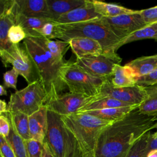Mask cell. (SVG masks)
Masks as SVG:
<instances>
[{
	"label": "cell",
	"instance_id": "6da1fadb",
	"mask_svg": "<svg viewBox=\"0 0 157 157\" xmlns=\"http://www.w3.org/2000/svg\"><path fill=\"white\" fill-rule=\"evenodd\" d=\"M156 122L157 117L144 115L137 107L102 131L94 157H126L136 142L155 128Z\"/></svg>",
	"mask_w": 157,
	"mask_h": 157
},
{
	"label": "cell",
	"instance_id": "7a4b0ae2",
	"mask_svg": "<svg viewBox=\"0 0 157 157\" xmlns=\"http://www.w3.org/2000/svg\"><path fill=\"white\" fill-rule=\"evenodd\" d=\"M23 46L35 64L47 94V102L61 94L66 86L60 78L59 71L66 61L56 58L46 49L43 37H27L23 40Z\"/></svg>",
	"mask_w": 157,
	"mask_h": 157
},
{
	"label": "cell",
	"instance_id": "3957f363",
	"mask_svg": "<svg viewBox=\"0 0 157 157\" xmlns=\"http://www.w3.org/2000/svg\"><path fill=\"white\" fill-rule=\"evenodd\" d=\"M61 117L74 137L75 157H94L100 134L113 123L86 113H75Z\"/></svg>",
	"mask_w": 157,
	"mask_h": 157
},
{
	"label": "cell",
	"instance_id": "277c9868",
	"mask_svg": "<svg viewBox=\"0 0 157 157\" xmlns=\"http://www.w3.org/2000/svg\"><path fill=\"white\" fill-rule=\"evenodd\" d=\"M77 37L95 40L101 45L104 54L117 56V47L121 40L100 19L82 23L55 25L53 39L68 42Z\"/></svg>",
	"mask_w": 157,
	"mask_h": 157
},
{
	"label": "cell",
	"instance_id": "5b68a950",
	"mask_svg": "<svg viewBox=\"0 0 157 157\" xmlns=\"http://www.w3.org/2000/svg\"><path fill=\"white\" fill-rule=\"evenodd\" d=\"M43 143L55 157H75V141L71 132L61 116L48 110L47 129Z\"/></svg>",
	"mask_w": 157,
	"mask_h": 157
},
{
	"label": "cell",
	"instance_id": "8992f818",
	"mask_svg": "<svg viewBox=\"0 0 157 157\" xmlns=\"http://www.w3.org/2000/svg\"><path fill=\"white\" fill-rule=\"evenodd\" d=\"M59 76L70 93L88 97L98 96L104 82L107 80L92 76L74 63L68 61L61 67Z\"/></svg>",
	"mask_w": 157,
	"mask_h": 157
},
{
	"label": "cell",
	"instance_id": "52a82bcc",
	"mask_svg": "<svg viewBox=\"0 0 157 157\" xmlns=\"http://www.w3.org/2000/svg\"><path fill=\"white\" fill-rule=\"evenodd\" d=\"M47 100L46 91L39 79L11 94L7 112H20L30 116L45 105Z\"/></svg>",
	"mask_w": 157,
	"mask_h": 157
},
{
	"label": "cell",
	"instance_id": "ba28073f",
	"mask_svg": "<svg viewBox=\"0 0 157 157\" xmlns=\"http://www.w3.org/2000/svg\"><path fill=\"white\" fill-rule=\"evenodd\" d=\"M0 56L4 65L11 64L28 84L39 79L35 64L24 47L12 44L7 50H0Z\"/></svg>",
	"mask_w": 157,
	"mask_h": 157
},
{
	"label": "cell",
	"instance_id": "9c48e42d",
	"mask_svg": "<svg viewBox=\"0 0 157 157\" xmlns=\"http://www.w3.org/2000/svg\"><path fill=\"white\" fill-rule=\"evenodd\" d=\"M121 60L118 55L109 56L103 53L97 56L77 58L74 63L92 76L107 80L111 78L115 64H120Z\"/></svg>",
	"mask_w": 157,
	"mask_h": 157
},
{
	"label": "cell",
	"instance_id": "30bf717a",
	"mask_svg": "<svg viewBox=\"0 0 157 157\" xmlns=\"http://www.w3.org/2000/svg\"><path fill=\"white\" fill-rule=\"evenodd\" d=\"M145 96L146 91L144 86L136 85L133 86L116 88L112 85L110 79H108L104 82L99 94L94 99L110 98L133 105H139Z\"/></svg>",
	"mask_w": 157,
	"mask_h": 157
},
{
	"label": "cell",
	"instance_id": "8fae6325",
	"mask_svg": "<svg viewBox=\"0 0 157 157\" xmlns=\"http://www.w3.org/2000/svg\"><path fill=\"white\" fill-rule=\"evenodd\" d=\"M101 20L121 40L147 25L139 10L114 17H102Z\"/></svg>",
	"mask_w": 157,
	"mask_h": 157
},
{
	"label": "cell",
	"instance_id": "7c38bea8",
	"mask_svg": "<svg viewBox=\"0 0 157 157\" xmlns=\"http://www.w3.org/2000/svg\"><path fill=\"white\" fill-rule=\"evenodd\" d=\"M94 99V97H88L69 92L53 98L45 105L48 110L59 115H69L77 113L81 108L93 101Z\"/></svg>",
	"mask_w": 157,
	"mask_h": 157
},
{
	"label": "cell",
	"instance_id": "4fadbf2b",
	"mask_svg": "<svg viewBox=\"0 0 157 157\" xmlns=\"http://www.w3.org/2000/svg\"><path fill=\"white\" fill-rule=\"evenodd\" d=\"M0 4V50H7L12 45L8 39V31L15 25V0H1Z\"/></svg>",
	"mask_w": 157,
	"mask_h": 157
},
{
	"label": "cell",
	"instance_id": "5bb4252c",
	"mask_svg": "<svg viewBox=\"0 0 157 157\" xmlns=\"http://www.w3.org/2000/svg\"><path fill=\"white\" fill-rule=\"evenodd\" d=\"M93 7L91 0H86L85 4L60 16L55 22L59 25L82 23L101 18Z\"/></svg>",
	"mask_w": 157,
	"mask_h": 157
},
{
	"label": "cell",
	"instance_id": "9a60e30c",
	"mask_svg": "<svg viewBox=\"0 0 157 157\" xmlns=\"http://www.w3.org/2000/svg\"><path fill=\"white\" fill-rule=\"evenodd\" d=\"M15 4L18 14L50 19L47 0H15Z\"/></svg>",
	"mask_w": 157,
	"mask_h": 157
},
{
	"label": "cell",
	"instance_id": "2e32d148",
	"mask_svg": "<svg viewBox=\"0 0 157 157\" xmlns=\"http://www.w3.org/2000/svg\"><path fill=\"white\" fill-rule=\"evenodd\" d=\"M48 124V108L43 105L38 111L29 116V129L31 139L44 142Z\"/></svg>",
	"mask_w": 157,
	"mask_h": 157
},
{
	"label": "cell",
	"instance_id": "e0dca14e",
	"mask_svg": "<svg viewBox=\"0 0 157 157\" xmlns=\"http://www.w3.org/2000/svg\"><path fill=\"white\" fill-rule=\"evenodd\" d=\"M68 42L70 48L77 58L97 56L104 53L103 48L100 43L91 39L77 37L70 39Z\"/></svg>",
	"mask_w": 157,
	"mask_h": 157
},
{
	"label": "cell",
	"instance_id": "ac0fdd59",
	"mask_svg": "<svg viewBox=\"0 0 157 157\" xmlns=\"http://www.w3.org/2000/svg\"><path fill=\"white\" fill-rule=\"evenodd\" d=\"M136 77L131 67L119 64H115L110 78L112 85L116 88L133 86L136 85Z\"/></svg>",
	"mask_w": 157,
	"mask_h": 157
},
{
	"label": "cell",
	"instance_id": "d6986e66",
	"mask_svg": "<svg viewBox=\"0 0 157 157\" xmlns=\"http://www.w3.org/2000/svg\"><path fill=\"white\" fill-rule=\"evenodd\" d=\"M50 18L55 21L62 15L83 6L86 0H47Z\"/></svg>",
	"mask_w": 157,
	"mask_h": 157
},
{
	"label": "cell",
	"instance_id": "ffe728a7",
	"mask_svg": "<svg viewBox=\"0 0 157 157\" xmlns=\"http://www.w3.org/2000/svg\"><path fill=\"white\" fill-rule=\"evenodd\" d=\"M50 21L53 20L46 18L28 17L16 12L15 25H19L24 29L27 37L40 36V29L45 23Z\"/></svg>",
	"mask_w": 157,
	"mask_h": 157
},
{
	"label": "cell",
	"instance_id": "44dd1931",
	"mask_svg": "<svg viewBox=\"0 0 157 157\" xmlns=\"http://www.w3.org/2000/svg\"><path fill=\"white\" fill-rule=\"evenodd\" d=\"M126 65L131 68L136 78L148 75L157 69V54L137 58Z\"/></svg>",
	"mask_w": 157,
	"mask_h": 157
},
{
	"label": "cell",
	"instance_id": "7402d4cb",
	"mask_svg": "<svg viewBox=\"0 0 157 157\" xmlns=\"http://www.w3.org/2000/svg\"><path fill=\"white\" fill-rule=\"evenodd\" d=\"M138 107L139 105H137L117 108H110L101 110H89L83 113L90 114L91 115L94 116L102 120L115 122L123 118Z\"/></svg>",
	"mask_w": 157,
	"mask_h": 157
},
{
	"label": "cell",
	"instance_id": "603a6c76",
	"mask_svg": "<svg viewBox=\"0 0 157 157\" xmlns=\"http://www.w3.org/2000/svg\"><path fill=\"white\" fill-rule=\"evenodd\" d=\"M91 1L95 12L102 17H114L122 14L131 13L136 12V10L128 9L115 4L96 0Z\"/></svg>",
	"mask_w": 157,
	"mask_h": 157
},
{
	"label": "cell",
	"instance_id": "cb8c5ba5",
	"mask_svg": "<svg viewBox=\"0 0 157 157\" xmlns=\"http://www.w3.org/2000/svg\"><path fill=\"white\" fill-rule=\"evenodd\" d=\"M2 114L7 116L17 133L24 140L31 139L29 129V116L28 115L20 112H7Z\"/></svg>",
	"mask_w": 157,
	"mask_h": 157
},
{
	"label": "cell",
	"instance_id": "d4e9b609",
	"mask_svg": "<svg viewBox=\"0 0 157 157\" xmlns=\"http://www.w3.org/2000/svg\"><path fill=\"white\" fill-rule=\"evenodd\" d=\"M145 98L138 109L144 115L157 117V85L145 86Z\"/></svg>",
	"mask_w": 157,
	"mask_h": 157
},
{
	"label": "cell",
	"instance_id": "484cf974",
	"mask_svg": "<svg viewBox=\"0 0 157 157\" xmlns=\"http://www.w3.org/2000/svg\"><path fill=\"white\" fill-rule=\"evenodd\" d=\"M133 105L121 102L120 101L110 98H102L96 99L92 101L91 102L88 103L81 108L77 113H83L86 111L89 110H101L104 109H110V108H117L122 107H128L132 106Z\"/></svg>",
	"mask_w": 157,
	"mask_h": 157
},
{
	"label": "cell",
	"instance_id": "4316f807",
	"mask_svg": "<svg viewBox=\"0 0 157 157\" xmlns=\"http://www.w3.org/2000/svg\"><path fill=\"white\" fill-rule=\"evenodd\" d=\"M146 39L157 40V23L147 25L146 26L132 33L128 36L123 39L118 44L117 47V51L123 45L134 41Z\"/></svg>",
	"mask_w": 157,
	"mask_h": 157
},
{
	"label": "cell",
	"instance_id": "83f0119b",
	"mask_svg": "<svg viewBox=\"0 0 157 157\" xmlns=\"http://www.w3.org/2000/svg\"><path fill=\"white\" fill-rule=\"evenodd\" d=\"M10 133L6 139L12 147L16 157H29L25 140L17 133L14 126L10 122Z\"/></svg>",
	"mask_w": 157,
	"mask_h": 157
},
{
	"label": "cell",
	"instance_id": "f1b7e54d",
	"mask_svg": "<svg viewBox=\"0 0 157 157\" xmlns=\"http://www.w3.org/2000/svg\"><path fill=\"white\" fill-rule=\"evenodd\" d=\"M43 42L46 49L56 58L64 60V55L70 47L69 43L64 40H52L43 37Z\"/></svg>",
	"mask_w": 157,
	"mask_h": 157
},
{
	"label": "cell",
	"instance_id": "f546056e",
	"mask_svg": "<svg viewBox=\"0 0 157 157\" xmlns=\"http://www.w3.org/2000/svg\"><path fill=\"white\" fill-rule=\"evenodd\" d=\"M150 134V131L145 134L139 139L129 150L126 157H145V150Z\"/></svg>",
	"mask_w": 157,
	"mask_h": 157
},
{
	"label": "cell",
	"instance_id": "4dcf8cb0",
	"mask_svg": "<svg viewBox=\"0 0 157 157\" xmlns=\"http://www.w3.org/2000/svg\"><path fill=\"white\" fill-rule=\"evenodd\" d=\"M27 37V34L24 29L19 25H12L8 31V39L12 44H18Z\"/></svg>",
	"mask_w": 157,
	"mask_h": 157
},
{
	"label": "cell",
	"instance_id": "1f68e13d",
	"mask_svg": "<svg viewBox=\"0 0 157 157\" xmlns=\"http://www.w3.org/2000/svg\"><path fill=\"white\" fill-rule=\"evenodd\" d=\"M29 157H42L43 143L33 139L25 140Z\"/></svg>",
	"mask_w": 157,
	"mask_h": 157
},
{
	"label": "cell",
	"instance_id": "d6a6232c",
	"mask_svg": "<svg viewBox=\"0 0 157 157\" xmlns=\"http://www.w3.org/2000/svg\"><path fill=\"white\" fill-rule=\"evenodd\" d=\"M19 75V73L13 68L6 72L3 75L4 86L7 88H12L17 91V83Z\"/></svg>",
	"mask_w": 157,
	"mask_h": 157
},
{
	"label": "cell",
	"instance_id": "836d02e7",
	"mask_svg": "<svg viewBox=\"0 0 157 157\" xmlns=\"http://www.w3.org/2000/svg\"><path fill=\"white\" fill-rule=\"evenodd\" d=\"M139 13L147 25L157 23V6L140 10Z\"/></svg>",
	"mask_w": 157,
	"mask_h": 157
},
{
	"label": "cell",
	"instance_id": "e575fe53",
	"mask_svg": "<svg viewBox=\"0 0 157 157\" xmlns=\"http://www.w3.org/2000/svg\"><path fill=\"white\" fill-rule=\"evenodd\" d=\"M136 80V85L144 87L157 85V69L148 75L137 77Z\"/></svg>",
	"mask_w": 157,
	"mask_h": 157
},
{
	"label": "cell",
	"instance_id": "d590c367",
	"mask_svg": "<svg viewBox=\"0 0 157 157\" xmlns=\"http://www.w3.org/2000/svg\"><path fill=\"white\" fill-rule=\"evenodd\" d=\"M0 153L1 157H16L15 153L7 140V139L0 135Z\"/></svg>",
	"mask_w": 157,
	"mask_h": 157
},
{
	"label": "cell",
	"instance_id": "8d00e7d4",
	"mask_svg": "<svg viewBox=\"0 0 157 157\" xmlns=\"http://www.w3.org/2000/svg\"><path fill=\"white\" fill-rule=\"evenodd\" d=\"M55 25L56 23L54 21H50L45 23L40 31V36L48 39H52Z\"/></svg>",
	"mask_w": 157,
	"mask_h": 157
},
{
	"label": "cell",
	"instance_id": "74e56055",
	"mask_svg": "<svg viewBox=\"0 0 157 157\" xmlns=\"http://www.w3.org/2000/svg\"><path fill=\"white\" fill-rule=\"evenodd\" d=\"M10 131V124L9 120L4 114L0 115V135L6 138L8 137Z\"/></svg>",
	"mask_w": 157,
	"mask_h": 157
},
{
	"label": "cell",
	"instance_id": "f35d334b",
	"mask_svg": "<svg viewBox=\"0 0 157 157\" xmlns=\"http://www.w3.org/2000/svg\"><path fill=\"white\" fill-rule=\"evenodd\" d=\"M157 150V134L156 132L149 135L147 147L145 150V156L147 157L148 154L153 151Z\"/></svg>",
	"mask_w": 157,
	"mask_h": 157
},
{
	"label": "cell",
	"instance_id": "ab89813d",
	"mask_svg": "<svg viewBox=\"0 0 157 157\" xmlns=\"http://www.w3.org/2000/svg\"><path fill=\"white\" fill-rule=\"evenodd\" d=\"M44 147H43V150H42V157H55L52 153L50 152L48 147L46 146L45 144L43 143Z\"/></svg>",
	"mask_w": 157,
	"mask_h": 157
},
{
	"label": "cell",
	"instance_id": "60d3db41",
	"mask_svg": "<svg viewBox=\"0 0 157 157\" xmlns=\"http://www.w3.org/2000/svg\"><path fill=\"white\" fill-rule=\"evenodd\" d=\"M7 103L4 100L0 101V114L4 113L7 112Z\"/></svg>",
	"mask_w": 157,
	"mask_h": 157
},
{
	"label": "cell",
	"instance_id": "b9f144b4",
	"mask_svg": "<svg viewBox=\"0 0 157 157\" xmlns=\"http://www.w3.org/2000/svg\"><path fill=\"white\" fill-rule=\"evenodd\" d=\"M0 95L3 96V95H7V91L6 89L5 88V86L4 85H1L0 86Z\"/></svg>",
	"mask_w": 157,
	"mask_h": 157
},
{
	"label": "cell",
	"instance_id": "7bdbcfd3",
	"mask_svg": "<svg viewBox=\"0 0 157 157\" xmlns=\"http://www.w3.org/2000/svg\"><path fill=\"white\" fill-rule=\"evenodd\" d=\"M147 157H157V150L150 151L148 154Z\"/></svg>",
	"mask_w": 157,
	"mask_h": 157
},
{
	"label": "cell",
	"instance_id": "ee69618b",
	"mask_svg": "<svg viewBox=\"0 0 157 157\" xmlns=\"http://www.w3.org/2000/svg\"><path fill=\"white\" fill-rule=\"evenodd\" d=\"M155 128H156V129H157V122L156 123V125H155ZM156 133L157 134V131H156Z\"/></svg>",
	"mask_w": 157,
	"mask_h": 157
}]
</instances>
